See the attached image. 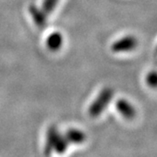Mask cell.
Instances as JSON below:
<instances>
[{
  "label": "cell",
  "mask_w": 157,
  "mask_h": 157,
  "mask_svg": "<svg viewBox=\"0 0 157 157\" xmlns=\"http://www.w3.org/2000/svg\"><path fill=\"white\" fill-rule=\"evenodd\" d=\"M116 108L124 118L128 120L135 118L136 114V110L134 106H132L128 101L124 99L118 100L116 102Z\"/></svg>",
  "instance_id": "cell-3"
},
{
  "label": "cell",
  "mask_w": 157,
  "mask_h": 157,
  "mask_svg": "<svg viewBox=\"0 0 157 157\" xmlns=\"http://www.w3.org/2000/svg\"><path fill=\"white\" fill-rule=\"evenodd\" d=\"M137 39L134 36H126L113 44L112 50L114 52H129L134 50L137 46Z\"/></svg>",
  "instance_id": "cell-2"
},
{
  "label": "cell",
  "mask_w": 157,
  "mask_h": 157,
  "mask_svg": "<svg viewBox=\"0 0 157 157\" xmlns=\"http://www.w3.org/2000/svg\"><path fill=\"white\" fill-rule=\"evenodd\" d=\"M30 13L36 25L40 27L44 28L46 25V17H45V12L43 10H40L35 6H30Z\"/></svg>",
  "instance_id": "cell-5"
},
{
  "label": "cell",
  "mask_w": 157,
  "mask_h": 157,
  "mask_svg": "<svg viewBox=\"0 0 157 157\" xmlns=\"http://www.w3.org/2000/svg\"><path fill=\"white\" fill-rule=\"evenodd\" d=\"M156 51H157V49H156Z\"/></svg>",
  "instance_id": "cell-11"
},
{
  "label": "cell",
  "mask_w": 157,
  "mask_h": 157,
  "mask_svg": "<svg viewBox=\"0 0 157 157\" xmlns=\"http://www.w3.org/2000/svg\"><path fill=\"white\" fill-rule=\"evenodd\" d=\"M59 0H44L43 2V11L45 13H51L57 6Z\"/></svg>",
  "instance_id": "cell-9"
},
{
  "label": "cell",
  "mask_w": 157,
  "mask_h": 157,
  "mask_svg": "<svg viewBox=\"0 0 157 157\" xmlns=\"http://www.w3.org/2000/svg\"><path fill=\"white\" fill-rule=\"evenodd\" d=\"M146 81L152 88H157V72H150L147 75Z\"/></svg>",
  "instance_id": "cell-10"
},
{
  "label": "cell",
  "mask_w": 157,
  "mask_h": 157,
  "mask_svg": "<svg viewBox=\"0 0 157 157\" xmlns=\"http://www.w3.org/2000/svg\"><path fill=\"white\" fill-rule=\"evenodd\" d=\"M63 42L62 36L59 33H52L48 37L47 41H46V45L48 46V48L52 51H56L60 48Z\"/></svg>",
  "instance_id": "cell-6"
},
{
  "label": "cell",
  "mask_w": 157,
  "mask_h": 157,
  "mask_svg": "<svg viewBox=\"0 0 157 157\" xmlns=\"http://www.w3.org/2000/svg\"><path fill=\"white\" fill-rule=\"evenodd\" d=\"M65 136L67 137V139L69 142H71V143H76V144L83 142L85 139H86L85 134H83L79 130H75V129L69 130Z\"/></svg>",
  "instance_id": "cell-7"
},
{
  "label": "cell",
  "mask_w": 157,
  "mask_h": 157,
  "mask_svg": "<svg viewBox=\"0 0 157 157\" xmlns=\"http://www.w3.org/2000/svg\"><path fill=\"white\" fill-rule=\"evenodd\" d=\"M59 135L58 129L56 127L52 126L47 130V134H46V140H45V155H50L52 149L54 148V145L56 142L57 138Z\"/></svg>",
  "instance_id": "cell-4"
},
{
  "label": "cell",
  "mask_w": 157,
  "mask_h": 157,
  "mask_svg": "<svg viewBox=\"0 0 157 157\" xmlns=\"http://www.w3.org/2000/svg\"><path fill=\"white\" fill-rule=\"evenodd\" d=\"M113 96V91L109 87L104 88L100 93V94L95 99V101L93 102V104L89 107V114L91 117H98L101 113L103 112Z\"/></svg>",
  "instance_id": "cell-1"
},
{
  "label": "cell",
  "mask_w": 157,
  "mask_h": 157,
  "mask_svg": "<svg viewBox=\"0 0 157 157\" xmlns=\"http://www.w3.org/2000/svg\"><path fill=\"white\" fill-rule=\"evenodd\" d=\"M68 143H69V141L67 140L66 136L59 135L53 149H55V151H57L58 153H63V152L66 151V149L68 146Z\"/></svg>",
  "instance_id": "cell-8"
}]
</instances>
